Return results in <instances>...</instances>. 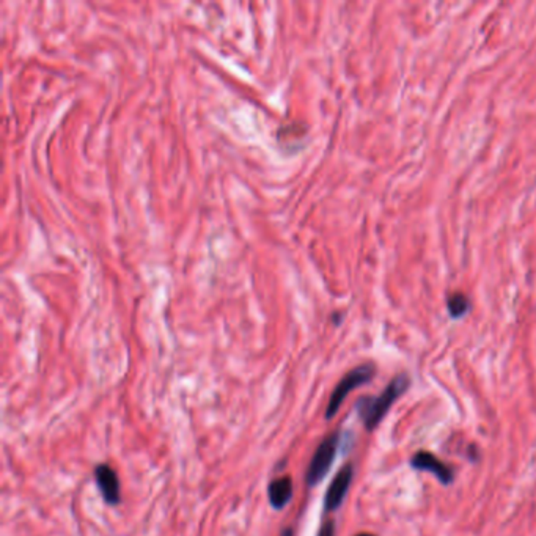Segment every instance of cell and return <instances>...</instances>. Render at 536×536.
Returning a JSON list of instances; mask_svg holds the SVG:
<instances>
[{"instance_id": "1", "label": "cell", "mask_w": 536, "mask_h": 536, "mask_svg": "<svg viewBox=\"0 0 536 536\" xmlns=\"http://www.w3.org/2000/svg\"><path fill=\"white\" fill-rule=\"evenodd\" d=\"M409 384V376L406 373H401L388 382L386 390L378 395V397H363L357 401V414H359V417L362 418V422L368 431H373L376 426L382 422V418L386 417V414L390 409L392 404L407 390Z\"/></svg>"}, {"instance_id": "2", "label": "cell", "mask_w": 536, "mask_h": 536, "mask_svg": "<svg viewBox=\"0 0 536 536\" xmlns=\"http://www.w3.org/2000/svg\"><path fill=\"white\" fill-rule=\"evenodd\" d=\"M376 374V367L373 363H363V365H359L351 369V372L344 376V378L338 382L335 390L332 392L329 404L325 407V420H330L337 416V412L340 411V407L343 404V401L346 400L348 395L359 388L362 386L368 384L369 381L374 378Z\"/></svg>"}, {"instance_id": "3", "label": "cell", "mask_w": 536, "mask_h": 536, "mask_svg": "<svg viewBox=\"0 0 536 536\" xmlns=\"http://www.w3.org/2000/svg\"><path fill=\"white\" fill-rule=\"evenodd\" d=\"M338 445H340V434L332 432L330 436L325 437L323 442L318 445L313 458H311L309 470H307V484L309 486H316L320 484L325 475L329 474L332 464L335 461Z\"/></svg>"}, {"instance_id": "4", "label": "cell", "mask_w": 536, "mask_h": 536, "mask_svg": "<svg viewBox=\"0 0 536 536\" xmlns=\"http://www.w3.org/2000/svg\"><path fill=\"white\" fill-rule=\"evenodd\" d=\"M353 465L346 464L344 467L340 469V472L335 475L334 480H332L330 486L325 493L324 497V509L325 512H337L338 508L341 507V503L344 502V497H346L351 481H353Z\"/></svg>"}, {"instance_id": "5", "label": "cell", "mask_w": 536, "mask_h": 536, "mask_svg": "<svg viewBox=\"0 0 536 536\" xmlns=\"http://www.w3.org/2000/svg\"><path fill=\"white\" fill-rule=\"evenodd\" d=\"M411 465L417 470L430 472V474L436 477L445 486H449V484H451L453 480H455V472L430 451H417L416 455L411 458Z\"/></svg>"}, {"instance_id": "6", "label": "cell", "mask_w": 536, "mask_h": 536, "mask_svg": "<svg viewBox=\"0 0 536 536\" xmlns=\"http://www.w3.org/2000/svg\"><path fill=\"white\" fill-rule=\"evenodd\" d=\"M94 480H97L98 489L103 494V499L108 505H118L121 500V488L117 472L111 465L99 464L94 470Z\"/></svg>"}, {"instance_id": "7", "label": "cell", "mask_w": 536, "mask_h": 536, "mask_svg": "<svg viewBox=\"0 0 536 536\" xmlns=\"http://www.w3.org/2000/svg\"><path fill=\"white\" fill-rule=\"evenodd\" d=\"M292 478L290 475L272 480L267 488L269 503L274 509H283L292 499Z\"/></svg>"}, {"instance_id": "8", "label": "cell", "mask_w": 536, "mask_h": 536, "mask_svg": "<svg viewBox=\"0 0 536 536\" xmlns=\"http://www.w3.org/2000/svg\"><path fill=\"white\" fill-rule=\"evenodd\" d=\"M446 305H449V311L453 318L463 316L470 309L469 299L463 292H453V295H450L449 299H446Z\"/></svg>"}, {"instance_id": "9", "label": "cell", "mask_w": 536, "mask_h": 536, "mask_svg": "<svg viewBox=\"0 0 536 536\" xmlns=\"http://www.w3.org/2000/svg\"><path fill=\"white\" fill-rule=\"evenodd\" d=\"M318 536H335V524L334 521H325Z\"/></svg>"}, {"instance_id": "10", "label": "cell", "mask_w": 536, "mask_h": 536, "mask_svg": "<svg viewBox=\"0 0 536 536\" xmlns=\"http://www.w3.org/2000/svg\"><path fill=\"white\" fill-rule=\"evenodd\" d=\"M280 536H295V535H292L291 528H285V530L282 532V535H280Z\"/></svg>"}, {"instance_id": "11", "label": "cell", "mask_w": 536, "mask_h": 536, "mask_svg": "<svg viewBox=\"0 0 536 536\" xmlns=\"http://www.w3.org/2000/svg\"><path fill=\"white\" fill-rule=\"evenodd\" d=\"M355 536H374V535H372V533H359V535H355Z\"/></svg>"}]
</instances>
